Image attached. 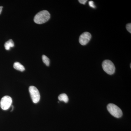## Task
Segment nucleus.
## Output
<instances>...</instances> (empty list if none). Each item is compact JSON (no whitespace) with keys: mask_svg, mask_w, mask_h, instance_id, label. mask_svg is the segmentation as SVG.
Wrapping results in <instances>:
<instances>
[{"mask_svg":"<svg viewBox=\"0 0 131 131\" xmlns=\"http://www.w3.org/2000/svg\"><path fill=\"white\" fill-rule=\"evenodd\" d=\"M50 18V14L47 10H43L38 13L34 17V22L38 24H42L46 23Z\"/></svg>","mask_w":131,"mask_h":131,"instance_id":"nucleus-1","label":"nucleus"},{"mask_svg":"<svg viewBox=\"0 0 131 131\" xmlns=\"http://www.w3.org/2000/svg\"><path fill=\"white\" fill-rule=\"evenodd\" d=\"M107 109L110 114L116 118H120L123 114L121 108L113 103H110L107 105Z\"/></svg>","mask_w":131,"mask_h":131,"instance_id":"nucleus-2","label":"nucleus"},{"mask_svg":"<svg viewBox=\"0 0 131 131\" xmlns=\"http://www.w3.org/2000/svg\"><path fill=\"white\" fill-rule=\"evenodd\" d=\"M103 70L108 74L112 75L115 71V66L112 62L109 60L103 61L102 64Z\"/></svg>","mask_w":131,"mask_h":131,"instance_id":"nucleus-3","label":"nucleus"},{"mask_svg":"<svg viewBox=\"0 0 131 131\" xmlns=\"http://www.w3.org/2000/svg\"><path fill=\"white\" fill-rule=\"evenodd\" d=\"M29 91L33 103H38L40 100V94L37 88L34 86H30L29 88Z\"/></svg>","mask_w":131,"mask_h":131,"instance_id":"nucleus-4","label":"nucleus"},{"mask_svg":"<svg viewBox=\"0 0 131 131\" xmlns=\"http://www.w3.org/2000/svg\"><path fill=\"white\" fill-rule=\"evenodd\" d=\"M12 98L9 96H3L0 102V106L3 110H7L12 106Z\"/></svg>","mask_w":131,"mask_h":131,"instance_id":"nucleus-5","label":"nucleus"},{"mask_svg":"<svg viewBox=\"0 0 131 131\" xmlns=\"http://www.w3.org/2000/svg\"><path fill=\"white\" fill-rule=\"evenodd\" d=\"M91 38V34L86 32L82 34L79 38V42L82 45H85L89 42Z\"/></svg>","mask_w":131,"mask_h":131,"instance_id":"nucleus-6","label":"nucleus"},{"mask_svg":"<svg viewBox=\"0 0 131 131\" xmlns=\"http://www.w3.org/2000/svg\"><path fill=\"white\" fill-rule=\"evenodd\" d=\"M14 68L16 70L20 71H24L25 70V67L18 62H15L14 64Z\"/></svg>","mask_w":131,"mask_h":131,"instance_id":"nucleus-7","label":"nucleus"},{"mask_svg":"<svg viewBox=\"0 0 131 131\" xmlns=\"http://www.w3.org/2000/svg\"><path fill=\"white\" fill-rule=\"evenodd\" d=\"M14 44L13 41L11 39L7 41L5 44V48L7 50H9L11 47H14Z\"/></svg>","mask_w":131,"mask_h":131,"instance_id":"nucleus-8","label":"nucleus"},{"mask_svg":"<svg viewBox=\"0 0 131 131\" xmlns=\"http://www.w3.org/2000/svg\"><path fill=\"white\" fill-rule=\"evenodd\" d=\"M58 100L61 101H63L65 103H68L69 101V98L66 94H62L58 96Z\"/></svg>","mask_w":131,"mask_h":131,"instance_id":"nucleus-9","label":"nucleus"},{"mask_svg":"<svg viewBox=\"0 0 131 131\" xmlns=\"http://www.w3.org/2000/svg\"><path fill=\"white\" fill-rule=\"evenodd\" d=\"M42 61L47 66H49L50 65V59L45 55H43L42 56Z\"/></svg>","mask_w":131,"mask_h":131,"instance_id":"nucleus-10","label":"nucleus"},{"mask_svg":"<svg viewBox=\"0 0 131 131\" xmlns=\"http://www.w3.org/2000/svg\"><path fill=\"white\" fill-rule=\"evenodd\" d=\"M126 28L127 30L130 33H131V24H127L126 26Z\"/></svg>","mask_w":131,"mask_h":131,"instance_id":"nucleus-11","label":"nucleus"},{"mask_svg":"<svg viewBox=\"0 0 131 131\" xmlns=\"http://www.w3.org/2000/svg\"><path fill=\"white\" fill-rule=\"evenodd\" d=\"M89 4L90 6L91 7L93 8H95V6L94 5V3L93 1H90L89 2Z\"/></svg>","mask_w":131,"mask_h":131,"instance_id":"nucleus-12","label":"nucleus"},{"mask_svg":"<svg viewBox=\"0 0 131 131\" xmlns=\"http://www.w3.org/2000/svg\"><path fill=\"white\" fill-rule=\"evenodd\" d=\"M78 1L81 4L84 5L88 1H87V0H79V1Z\"/></svg>","mask_w":131,"mask_h":131,"instance_id":"nucleus-13","label":"nucleus"},{"mask_svg":"<svg viewBox=\"0 0 131 131\" xmlns=\"http://www.w3.org/2000/svg\"><path fill=\"white\" fill-rule=\"evenodd\" d=\"M2 6H0V14H1V13L2 11V9L3 8Z\"/></svg>","mask_w":131,"mask_h":131,"instance_id":"nucleus-14","label":"nucleus"}]
</instances>
